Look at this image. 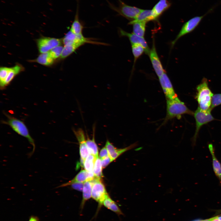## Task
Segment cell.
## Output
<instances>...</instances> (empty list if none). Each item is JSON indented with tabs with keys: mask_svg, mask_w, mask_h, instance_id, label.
Segmentation results:
<instances>
[{
	"mask_svg": "<svg viewBox=\"0 0 221 221\" xmlns=\"http://www.w3.org/2000/svg\"><path fill=\"white\" fill-rule=\"evenodd\" d=\"M194 112L189 110L177 97L171 99H167V114L163 123L175 117H179L181 115L188 114L193 115Z\"/></svg>",
	"mask_w": 221,
	"mask_h": 221,
	"instance_id": "7a4b0ae2",
	"label": "cell"
},
{
	"mask_svg": "<svg viewBox=\"0 0 221 221\" xmlns=\"http://www.w3.org/2000/svg\"><path fill=\"white\" fill-rule=\"evenodd\" d=\"M7 119L4 123L9 125L16 133L25 138L32 146V151L29 153V157L34 153L36 146L33 139L30 135L29 130L24 122L22 121L13 116L7 115Z\"/></svg>",
	"mask_w": 221,
	"mask_h": 221,
	"instance_id": "3957f363",
	"label": "cell"
},
{
	"mask_svg": "<svg viewBox=\"0 0 221 221\" xmlns=\"http://www.w3.org/2000/svg\"><path fill=\"white\" fill-rule=\"evenodd\" d=\"M101 160L98 157L96 158L93 170L95 177L101 179L103 176Z\"/></svg>",
	"mask_w": 221,
	"mask_h": 221,
	"instance_id": "83f0119b",
	"label": "cell"
},
{
	"mask_svg": "<svg viewBox=\"0 0 221 221\" xmlns=\"http://www.w3.org/2000/svg\"><path fill=\"white\" fill-rule=\"evenodd\" d=\"M209 221H220L218 218V216H215L209 219Z\"/></svg>",
	"mask_w": 221,
	"mask_h": 221,
	"instance_id": "d590c367",
	"label": "cell"
},
{
	"mask_svg": "<svg viewBox=\"0 0 221 221\" xmlns=\"http://www.w3.org/2000/svg\"><path fill=\"white\" fill-rule=\"evenodd\" d=\"M156 19V18L154 16L152 10H142L137 17L135 19L129 22V24L132 25L137 22H148Z\"/></svg>",
	"mask_w": 221,
	"mask_h": 221,
	"instance_id": "e0dca14e",
	"label": "cell"
},
{
	"mask_svg": "<svg viewBox=\"0 0 221 221\" xmlns=\"http://www.w3.org/2000/svg\"><path fill=\"white\" fill-rule=\"evenodd\" d=\"M137 145V143H135L125 148L118 149L114 147L107 140L106 142L105 147L108 151L109 156L113 161L123 153L136 147Z\"/></svg>",
	"mask_w": 221,
	"mask_h": 221,
	"instance_id": "4fadbf2b",
	"label": "cell"
},
{
	"mask_svg": "<svg viewBox=\"0 0 221 221\" xmlns=\"http://www.w3.org/2000/svg\"><path fill=\"white\" fill-rule=\"evenodd\" d=\"M148 55L156 74L158 77L161 76L165 72L157 53L154 41Z\"/></svg>",
	"mask_w": 221,
	"mask_h": 221,
	"instance_id": "9c48e42d",
	"label": "cell"
},
{
	"mask_svg": "<svg viewBox=\"0 0 221 221\" xmlns=\"http://www.w3.org/2000/svg\"><path fill=\"white\" fill-rule=\"evenodd\" d=\"M109 156L107 149L105 146L100 151L99 154V158L102 160Z\"/></svg>",
	"mask_w": 221,
	"mask_h": 221,
	"instance_id": "d6a6232c",
	"label": "cell"
},
{
	"mask_svg": "<svg viewBox=\"0 0 221 221\" xmlns=\"http://www.w3.org/2000/svg\"><path fill=\"white\" fill-rule=\"evenodd\" d=\"M211 110L210 109L207 111L203 110L198 107L194 114L196 121V128L194 135L192 138V143L194 145L199 130L201 127L208 122L216 120L211 114Z\"/></svg>",
	"mask_w": 221,
	"mask_h": 221,
	"instance_id": "8992f818",
	"label": "cell"
},
{
	"mask_svg": "<svg viewBox=\"0 0 221 221\" xmlns=\"http://www.w3.org/2000/svg\"><path fill=\"white\" fill-rule=\"evenodd\" d=\"M109 7L116 12L118 15L129 19H135L141 12L142 9L138 8L129 6L121 0H118V6L110 3L107 0Z\"/></svg>",
	"mask_w": 221,
	"mask_h": 221,
	"instance_id": "277c9868",
	"label": "cell"
},
{
	"mask_svg": "<svg viewBox=\"0 0 221 221\" xmlns=\"http://www.w3.org/2000/svg\"><path fill=\"white\" fill-rule=\"evenodd\" d=\"M74 133L78 142L79 145V153L81 158L84 160L89 154L86 143L85 135L83 130L81 128L73 130Z\"/></svg>",
	"mask_w": 221,
	"mask_h": 221,
	"instance_id": "8fae6325",
	"label": "cell"
},
{
	"mask_svg": "<svg viewBox=\"0 0 221 221\" xmlns=\"http://www.w3.org/2000/svg\"><path fill=\"white\" fill-rule=\"evenodd\" d=\"M90 181L92 184L91 197L98 203V207L95 215V217L103 205L104 200L109 195L100 178L95 177Z\"/></svg>",
	"mask_w": 221,
	"mask_h": 221,
	"instance_id": "5b68a950",
	"label": "cell"
},
{
	"mask_svg": "<svg viewBox=\"0 0 221 221\" xmlns=\"http://www.w3.org/2000/svg\"><path fill=\"white\" fill-rule=\"evenodd\" d=\"M203 17V16L196 17L185 22L182 26L175 39L172 42V47L175 45L180 37L192 31L198 25Z\"/></svg>",
	"mask_w": 221,
	"mask_h": 221,
	"instance_id": "52a82bcc",
	"label": "cell"
},
{
	"mask_svg": "<svg viewBox=\"0 0 221 221\" xmlns=\"http://www.w3.org/2000/svg\"><path fill=\"white\" fill-rule=\"evenodd\" d=\"M11 68L7 67H1L0 68V88L1 90Z\"/></svg>",
	"mask_w": 221,
	"mask_h": 221,
	"instance_id": "f1b7e54d",
	"label": "cell"
},
{
	"mask_svg": "<svg viewBox=\"0 0 221 221\" xmlns=\"http://www.w3.org/2000/svg\"><path fill=\"white\" fill-rule=\"evenodd\" d=\"M147 22H137L133 23V33L142 37H144L145 30L146 24Z\"/></svg>",
	"mask_w": 221,
	"mask_h": 221,
	"instance_id": "cb8c5ba5",
	"label": "cell"
},
{
	"mask_svg": "<svg viewBox=\"0 0 221 221\" xmlns=\"http://www.w3.org/2000/svg\"><path fill=\"white\" fill-rule=\"evenodd\" d=\"M209 152L212 158V167L214 172L221 183V164L216 157L213 145L210 143L208 145Z\"/></svg>",
	"mask_w": 221,
	"mask_h": 221,
	"instance_id": "5bb4252c",
	"label": "cell"
},
{
	"mask_svg": "<svg viewBox=\"0 0 221 221\" xmlns=\"http://www.w3.org/2000/svg\"><path fill=\"white\" fill-rule=\"evenodd\" d=\"M101 160L103 168H105L109 163L113 161L109 156Z\"/></svg>",
	"mask_w": 221,
	"mask_h": 221,
	"instance_id": "836d02e7",
	"label": "cell"
},
{
	"mask_svg": "<svg viewBox=\"0 0 221 221\" xmlns=\"http://www.w3.org/2000/svg\"><path fill=\"white\" fill-rule=\"evenodd\" d=\"M83 45L80 44H74L64 45L60 56V58L64 59L66 58Z\"/></svg>",
	"mask_w": 221,
	"mask_h": 221,
	"instance_id": "603a6c76",
	"label": "cell"
},
{
	"mask_svg": "<svg viewBox=\"0 0 221 221\" xmlns=\"http://www.w3.org/2000/svg\"><path fill=\"white\" fill-rule=\"evenodd\" d=\"M71 185L73 189L80 191H82L83 190L84 183H75L71 184Z\"/></svg>",
	"mask_w": 221,
	"mask_h": 221,
	"instance_id": "1f68e13d",
	"label": "cell"
},
{
	"mask_svg": "<svg viewBox=\"0 0 221 221\" xmlns=\"http://www.w3.org/2000/svg\"><path fill=\"white\" fill-rule=\"evenodd\" d=\"M200 221H209V219H206V220H204Z\"/></svg>",
	"mask_w": 221,
	"mask_h": 221,
	"instance_id": "74e56055",
	"label": "cell"
},
{
	"mask_svg": "<svg viewBox=\"0 0 221 221\" xmlns=\"http://www.w3.org/2000/svg\"><path fill=\"white\" fill-rule=\"evenodd\" d=\"M88 172L85 170L81 171L72 180L65 183L62 184L56 188L62 187L70 185L76 182L84 183L88 181Z\"/></svg>",
	"mask_w": 221,
	"mask_h": 221,
	"instance_id": "ac0fdd59",
	"label": "cell"
},
{
	"mask_svg": "<svg viewBox=\"0 0 221 221\" xmlns=\"http://www.w3.org/2000/svg\"><path fill=\"white\" fill-rule=\"evenodd\" d=\"M36 61L44 65L49 66L53 63L54 59L50 56L48 52L41 53L36 59Z\"/></svg>",
	"mask_w": 221,
	"mask_h": 221,
	"instance_id": "d4e9b609",
	"label": "cell"
},
{
	"mask_svg": "<svg viewBox=\"0 0 221 221\" xmlns=\"http://www.w3.org/2000/svg\"><path fill=\"white\" fill-rule=\"evenodd\" d=\"M22 69V67L19 65L17 64L11 67L7 76L6 79L2 90H3L10 83L15 76L18 74Z\"/></svg>",
	"mask_w": 221,
	"mask_h": 221,
	"instance_id": "44dd1931",
	"label": "cell"
},
{
	"mask_svg": "<svg viewBox=\"0 0 221 221\" xmlns=\"http://www.w3.org/2000/svg\"><path fill=\"white\" fill-rule=\"evenodd\" d=\"M171 4L168 0H160L152 10L153 14L156 19L166 10Z\"/></svg>",
	"mask_w": 221,
	"mask_h": 221,
	"instance_id": "2e32d148",
	"label": "cell"
},
{
	"mask_svg": "<svg viewBox=\"0 0 221 221\" xmlns=\"http://www.w3.org/2000/svg\"><path fill=\"white\" fill-rule=\"evenodd\" d=\"M28 221H39V218L36 216H31Z\"/></svg>",
	"mask_w": 221,
	"mask_h": 221,
	"instance_id": "e575fe53",
	"label": "cell"
},
{
	"mask_svg": "<svg viewBox=\"0 0 221 221\" xmlns=\"http://www.w3.org/2000/svg\"><path fill=\"white\" fill-rule=\"evenodd\" d=\"M221 104V94L213 95L211 101L210 109L212 110L215 107Z\"/></svg>",
	"mask_w": 221,
	"mask_h": 221,
	"instance_id": "4dcf8cb0",
	"label": "cell"
},
{
	"mask_svg": "<svg viewBox=\"0 0 221 221\" xmlns=\"http://www.w3.org/2000/svg\"><path fill=\"white\" fill-rule=\"evenodd\" d=\"M37 45L40 52L43 53L50 51L54 48L61 45L60 40L48 37H43L37 41Z\"/></svg>",
	"mask_w": 221,
	"mask_h": 221,
	"instance_id": "ba28073f",
	"label": "cell"
},
{
	"mask_svg": "<svg viewBox=\"0 0 221 221\" xmlns=\"http://www.w3.org/2000/svg\"><path fill=\"white\" fill-rule=\"evenodd\" d=\"M131 48L134 56V65L137 59L145 52V49L142 46L138 44H131Z\"/></svg>",
	"mask_w": 221,
	"mask_h": 221,
	"instance_id": "4316f807",
	"label": "cell"
},
{
	"mask_svg": "<svg viewBox=\"0 0 221 221\" xmlns=\"http://www.w3.org/2000/svg\"><path fill=\"white\" fill-rule=\"evenodd\" d=\"M159 79L167 99H173L177 97L171 81L165 72L161 76L159 77Z\"/></svg>",
	"mask_w": 221,
	"mask_h": 221,
	"instance_id": "30bf717a",
	"label": "cell"
},
{
	"mask_svg": "<svg viewBox=\"0 0 221 221\" xmlns=\"http://www.w3.org/2000/svg\"><path fill=\"white\" fill-rule=\"evenodd\" d=\"M76 0L77 4L76 11L74 20L72 24L70 30L74 34L79 35L82 34L83 26L79 19V0Z\"/></svg>",
	"mask_w": 221,
	"mask_h": 221,
	"instance_id": "9a60e30c",
	"label": "cell"
},
{
	"mask_svg": "<svg viewBox=\"0 0 221 221\" xmlns=\"http://www.w3.org/2000/svg\"><path fill=\"white\" fill-rule=\"evenodd\" d=\"M63 47L62 46L60 45L52 49L48 52L50 56L54 59L60 57Z\"/></svg>",
	"mask_w": 221,
	"mask_h": 221,
	"instance_id": "f546056e",
	"label": "cell"
},
{
	"mask_svg": "<svg viewBox=\"0 0 221 221\" xmlns=\"http://www.w3.org/2000/svg\"><path fill=\"white\" fill-rule=\"evenodd\" d=\"M103 205L107 209L113 211L118 216L123 213L116 203L108 196L104 200Z\"/></svg>",
	"mask_w": 221,
	"mask_h": 221,
	"instance_id": "ffe728a7",
	"label": "cell"
},
{
	"mask_svg": "<svg viewBox=\"0 0 221 221\" xmlns=\"http://www.w3.org/2000/svg\"><path fill=\"white\" fill-rule=\"evenodd\" d=\"M96 157L94 155L89 154L84 161L83 167L87 171H93Z\"/></svg>",
	"mask_w": 221,
	"mask_h": 221,
	"instance_id": "484cf974",
	"label": "cell"
},
{
	"mask_svg": "<svg viewBox=\"0 0 221 221\" xmlns=\"http://www.w3.org/2000/svg\"><path fill=\"white\" fill-rule=\"evenodd\" d=\"M197 92L195 96L198 104V107L201 109L207 111L210 109L211 101L213 94L209 88L207 78L204 77L196 87Z\"/></svg>",
	"mask_w": 221,
	"mask_h": 221,
	"instance_id": "6da1fadb",
	"label": "cell"
},
{
	"mask_svg": "<svg viewBox=\"0 0 221 221\" xmlns=\"http://www.w3.org/2000/svg\"><path fill=\"white\" fill-rule=\"evenodd\" d=\"M218 219H219V220L221 221V216H218Z\"/></svg>",
	"mask_w": 221,
	"mask_h": 221,
	"instance_id": "8d00e7d4",
	"label": "cell"
},
{
	"mask_svg": "<svg viewBox=\"0 0 221 221\" xmlns=\"http://www.w3.org/2000/svg\"><path fill=\"white\" fill-rule=\"evenodd\" d=\"M92 184L91 181L84 183L83 190V198L80 205V212L82 211L86 201L91 197Z\"/></svg>",
	"mask_w": 221,
	"mask_h": 221,
	"instance_id": "d6986e66",
	"label": "cell"
},
{
	"mask_svg": "<svg viewBox=\"0 0 221 221\" xmlns=\"http://www.w3.org/2000/svg\"><path fill=\"white\" fill-rule=\"evenodd\" d=\"M93 128V134L92 138L90 139L87 135L86 143L89 154H92L96 157H98V149L97 145L95 140V129Z\"/></svg>",
	"mask_w": 221,
	"mask_h": 221,
	"instance_id": "7402d4cb",
	"label": "cell"
},
{
	"mask_svg": "<svg viewBox=\"0 0 221 221\" xmlns=\"http://www.w3.org/2000/svg\"><path fill=\"white\" fill-rule=\"evenodd\" d=\"M119 33L121 36L127 37L131 44H138L142 46L145 49V53L149 55L150 49L144 37H139L133 33L127 32L121 29H119Z\"/></svg>",
	"mask_w": 221,
	"mask_h": 221,
	"instance_id": "7c38bea8",
	"label": "cell"
}]
</instances>
